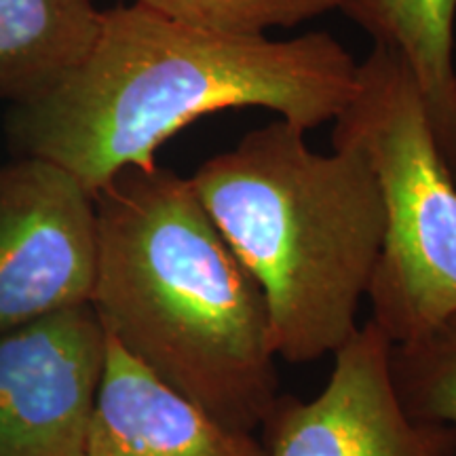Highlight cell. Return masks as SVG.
I'll return each mask as SVG.
<instances>
[{"label": "cell", "instance_id": "obj_1", "mask_svg": "<svg viewBox=\"0 0 456 456\" xmlns=\"http://www.w3.org/2000/svg\"><path fill=\"white\" fill-rule=\"evenodd\" d=\"M357 66L328 32L228 34L135 0L102 11L94 45L60 81L13 102L9 138L95 195L118 171L155 167L159 148L208 114L266 108L305 131L334 121Z\"/></svg>", "mask_w": 456, "mask_h": 456}, {"label": "cell", "instance_id": "obj_2", "mask_svg": "<svg viewBox=\"0 0 456 456\" xmlns=\"http://www.w3.org/2000/svg\"><path fill=\"white\" fill-rule=\"evenodd\" d=\"M94 201L108 338L222 425L258 431L281 395L266 300L191 178L127 167Z\"/></svg>", "mask_w": 456, "mask_h": 456}, {"label": "cell", "instance_id": "obj_3", "mask_svg": "<svg viewBox=\"0 0 456 456\" xmlns=\"http://www.w3.org/2000/svg\"><path fill=\"white\" fill-rule=\"evenodd\" d=\"M279 118L208 159L192 188L260 285L279 359L313 363L357 332L385 237L380 188L345 142L317 152Z\"/></svg>", "mask_w": 456, "mask_h": 456}, {"label": "cell", "instance_id": "obj_4", "mask_svg": "<svg viewBox=\"0 0 456 456\" xmlns=\"http://www.w3.org/2000/svg\"><path fill=\"white\" fill-rule=\"evenodd\" d=\"M332 142L362 151L385 209V237L368 298L393 345L456 313V178L403 57L374 45Z\"/></svg>", "mask_w": 456, "mask_h": 456}, {"label": "cell", "instance_id": "obj_5", "mask_svg": "<svg viewBox=\"0 0 456 456\" xmlns=\"http://www.w3.org/2000/svg\"><path fill=\"white\" fill-rule=\"evenodd\" d=\"M98 258L94 195L60 165H0V336L91 302Z\"/></svg>", "mask_w": 456, "mask_h": 456}, {"label": "cell", "instance_id": "obj_6", "mask_svg": "<svg viewBox=\"0 0 456 456\" xmlns=\"http://www.w3.org/2000/svg\"><path fill=\"white\" fill-rule=\"evenodd\" d=\"M393 342L370 319L338 351L328 385L302 402L279 395L262 423L266 456H456V429L403 406Z\"/></svg>", "mask_w": 456, "mask_h": 456}, {"label": "cell", "instance_id": "obj_7", "mask_svg": "<svg viewBox=\"0 0 456 456\" xmlns=\"http://www.w3.org/2000/svg\"><path fill=\"white\" fill-rule=\"evenodd\" d=\"M106 349L91 302L0 336V456H85Z\"/></svg>", "mask_w": 456, "mask_h": 456}, {"label": "cell", "instance_id": "obj_8", "mask_svg": "<svg viewBox=\"0 0 456 456\" xmlns=\"http://www.w3.org/2000/svg\"><path fill=\"white\" fill-rule=\"evenodd\" d=\"M85 456H266V448L254 431L222 425L108 338Z\"/></svg>", "mask_w": 456, "mask_h": 456}, {"label": "cell", "instance_id": "obj_9", "mask_svg": "<svg viewBox=\"0 0 456 456\" xmlns=\"http://www.w3.org/2000/svg\"><path fill=\"white\" fill-rule=\"evenodd\" d=\"M338 9L362 26L374 45L403 57L456 178V0H340Z\"/></svg>", "mask_w": 456, "mask_h": 456}, {"label": "cell", "instance_id": "obj_10", "mask_svg": "<svg viewBox=\"0 0 456 456\" xmlns=\"http://www.w3.org/2000/svg\"><path fill=\"white\" fill-rule=\"evenodd\" d=\"M100 24L91 0H0V98L21 102L60 81Z\"/></svg>", "mask_w": 456, "mask_h": 456}, {"label": "cell", "instance_id": "obj_11", "mask_svg": "<svg viewBox=\"0 0 456 456\" xmlns=\"http://www.w3.org/2000/svg\"><path fill=\"white\" fill-rule=\"evenodd\" d=\"M391 374L410 414L456 429V313L416 340L393 345Z\"/></svg>", "mask_w": 456, "mask_h": 456}, {"label": "cell", "instance_id": "obj_12", "mask_svg": "<svg viewBox=\"0 0 456 456\" xmlns=\"http://www.w3.org/2000/svg\"><path fill=\"white\" fill-rule=\"evenodd\" d=\"M159 13L228 34L294 28L338 9L340 0H138Z\"/></svg>", "mask_w": 456, "mask_h": 456}]
</instances>
